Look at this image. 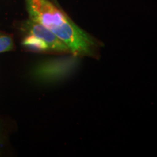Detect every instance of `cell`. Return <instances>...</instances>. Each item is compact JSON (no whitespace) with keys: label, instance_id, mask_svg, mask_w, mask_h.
Returning a JSON list of instances; mask_svg holds the SVG:
<instances>
[{"label":"cell","instance_id":"obj_1","mask_svg":"<svg viewBox=\"0 0 157 157\" xmlns=\"http://www.w3.org/2000/svg\"><path fill=\"white\" fill-rule=\"evenodd\" d=\"M31 21L44 25L75 56L95 57L98 43L48 0H25Z\"/></svg>","mask_w":157,"mask_h":157},{"label":"cell","instance_id":"obj_2","mask_svg":"<svg viewBox=\"0 0 157 157\" xmlns=\"http://www.w3.org/2000/svg\"><path fill=\"white\" fill-rule=\"evenodd\" d=\"M27 32L29 34L37 37L39 39L46 43L49 47L50 51L58 52H70L68 49L65 43L60 40L56 34H54L52 31H50L44 25H41L34 21H30L27 22L25 25Z\"/></svg>","mask_w":157,"mask_h":157},{"label":"cell","instance_id":"obj_3","mask_svg":"<svg viewBox=\"0 0 157 157\" xmlns=\"http://www.w3.org/2000/svg\"><path fill=\"white\" fill-rule=\"evenodd\" d=\"M66 65L60 60H52L39 64L35 68L34 75L40 80L49 81L60 77L65 73Z\"/></svg>","mask_w":157,"mask_h":157},{"label":"cell","instance_id":"obj_4","mask_svg":"<svg viewBox=\"0 0 157 157\" xmlns=\"http://www.w3.org/2000/svg\"><path fill=\"white\" fill-rule=\"evenodd\" d=\"M22 44L25 48L36 52H48L50 51L49 47L43 41L31 34H28L23 39Z\"/></svg>","mask_w":157,"mask_h":157},{"label":"cell","instance_id":"obj_5","mask_svg":"<svg viewBox=\"0 0 157 157\" xmlns=\"http://www.w3.org/2000/svg\"><path fill=\"white\" fill-rule=\"evenodd\" d=\"M13 48V41L8 35L0 34V52H7Z\"/></svg>","mask_w":157,"mask_h":157}]
</instances>
